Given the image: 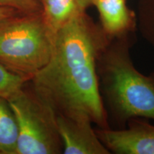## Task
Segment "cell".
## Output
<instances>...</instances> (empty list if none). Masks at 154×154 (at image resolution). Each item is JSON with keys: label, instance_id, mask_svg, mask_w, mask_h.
I'll use <instances>...</instances> for the list:
<instances>
[{"label": "cell", "instance_id": "5b68a950", "mask_svg": "<svg viewBox=\"0 0 154 154\" xmlns=\"http://www.w3.org/2000/svg\"><path fill=\"white\" fill-rule=\"evenodd\" d=\"M103 146L115 154H154V126L141 118L130 119L123 128H96Z\"/></svg>", "mask_w": 154, "mask_h": 154}, {"label": "cell", "instance_id": "8fae6325", "mask_svg": "<svg viewBox=\"0 0 154 154\" xmlns=\"http://www.w3.org/2000/svg\"><path fill=\"white\" fill-rule=\"evenodd\" d=\"M29 80L11 72L0 65V96L8 99Z\"/></svg>", "mask_w": 154, "mask_h": 154}, {"label": "cell", "instance_id": "30bf717a", "mask_svg": "<svg viewBox=\"0 0 154 154\" xmlns=\"http://www.w3.org/2000/svg\"><path fill=\"white\" fill-rule=\"evenodd\" d=\"M136 16V27L154 49V0H139Z\"/></svg>", "mask_w": 154, "mask_h": 154}, {"label": "cell", "instance_id": "52a82bcc", "mask_svg": "<svg viewBox=\"0 0 154 154\" xmlns=\"http://www.w3.org/2000/svg\"><path fill=\"white\" fill-rule=\"evenodd\" d=\"M99 14L100 26L109 38L132 34L136 28V13L126 0H91Z\"/></svg>", "mask_w": 154, "mask_h": 154}, {"label": "cell", "instance_id": "5bb4252c", "mask_svg": "<svg viewBox=\"0 0 154 154\" xmlns=\"http://www.w3.org/2000/svg\"><path fill=\"white\" fill-rule=\"evenodd\" d=\"M81 2H82L83 5H84L86 9L91 6V0H81Z\"/></svg>", "mask_w": 154, "mask_h": 154}, {"label": "cell", "instance_id": "7c38bea8", "mask_svg": "<svg viewBox=\"0 0 154 154\" xmlns=\"http://www.w3.org/2000/svg\"><path fill=\"white\" fill-rule=\"evenodd\" d=\"M0 7L13 8L24 13L42 11L40 0H0Z\"/></svg>", "mask_w": 154, "mask_h": 154}, {"label": "cell", "instance_id": "9c48e42d", "mask_svg": "<svg viewBox=\"0 0 154 154\" xmlns=\"http://www.w3.org/2000/svg\"><path fill=\"white\" fill-rule=\"evenodd\" d=\"M18 127L8 100L0 96V154H15Z\"/></svg>", "mask_w": 154, "mask_h": 154}, {"label": "cell", "instance_id": "3957f363", "mask_svg": "<svg viewBox=\"0 0 154 154\" xmlns=\"http://www.w3.org/2000/svg\"><path fill=\"white\" fill-rule=\"evenodd\" d=\"M55 36L42 11L11 19L0 26V65L31 79L49 62Z\"/></svg>", "mask_w": 154, "mask_h": 154}, {"label": "cell", "instance_id": "4fadbf2b", "mask_svg": "<svg viewBox=\"0 0 154 154\" xmlns=\"http://www.w3.org/2000/svg\"><path fill=\"white\" fill-rule=\"evenodd\" d=\"M22 14H24V12L15 9L0 7V26L11 19Z\"/></svg>", "mask_w": 154, "mask_h": 154}, {"label": "cell", "instance_id": "ba28073f", "mask_svg": "<svg viewBox=\"0 0 154 154\" xmlns=\"http://www.w3.org/2000/svg\"><path fill=\"white\" fill-rule=\"evenodd\" d=\"M44 22L54 34L82 11H86L81 0H40Z\"/></svg>", "mask_w": 154, "mask_h": 154}, {"label": "cell", "instance_id": "7a4b0ae2", "mask_svg": "<svg viewBox=\"0 0 154 154\" xmlns=\"http://www.w3.org/2000/svg\"><path fill=\"white\" fill-rule=\"evenodd\" d=\"M131 34L110 38L100 54L97 74L108 119L123 128L134 118L154 120V76L140 73L131 57Z\"/></svg>", "mask_w": 154, "mask_h": 154}, {"label": "cell", "instance_id": "277c9868", "mask_svg": "<svg viewBox=\"0 0 154 154\" xmlns=\"http://www.w3.org/2000/svg\"><path fill=\"white\" fill-rule=\"evenodd\" d=\"M18 127L15 154H61L55 113L34 91L30 80L9 98Z\"/></svg>", "mask_w": 154, "mask_h": 154}, {"label": "cell", "instance_id": "6da1fadb", "mask_svg": "<svg viewBox=\"0 0 154 154\" xmlns=\"http://www.w3.org/2000/svg\"><path fill=\"white\" fill-rule=\"evenodd\" d=\"M109 39L86 11L58 31L49 62L30 79L55 114L111 128L97 74L98 59Z\"/></svg>", "mask_w": 154, "mask_h": 154}, {"label": "cell", "instance_id": "8992f818", "mask_svg": "<svg viewBox=\"0 0 154 154\" xmlns=\"http://www.w3.org/2000/svg\"><path fill=\"white\" fill-rule=\"evenodd\" d=\"M56 116L64 154H110L96 134L93 124L82 119Z\"/></svg>", "mask_w": 154, "mask_h": 154}]
</instances>
